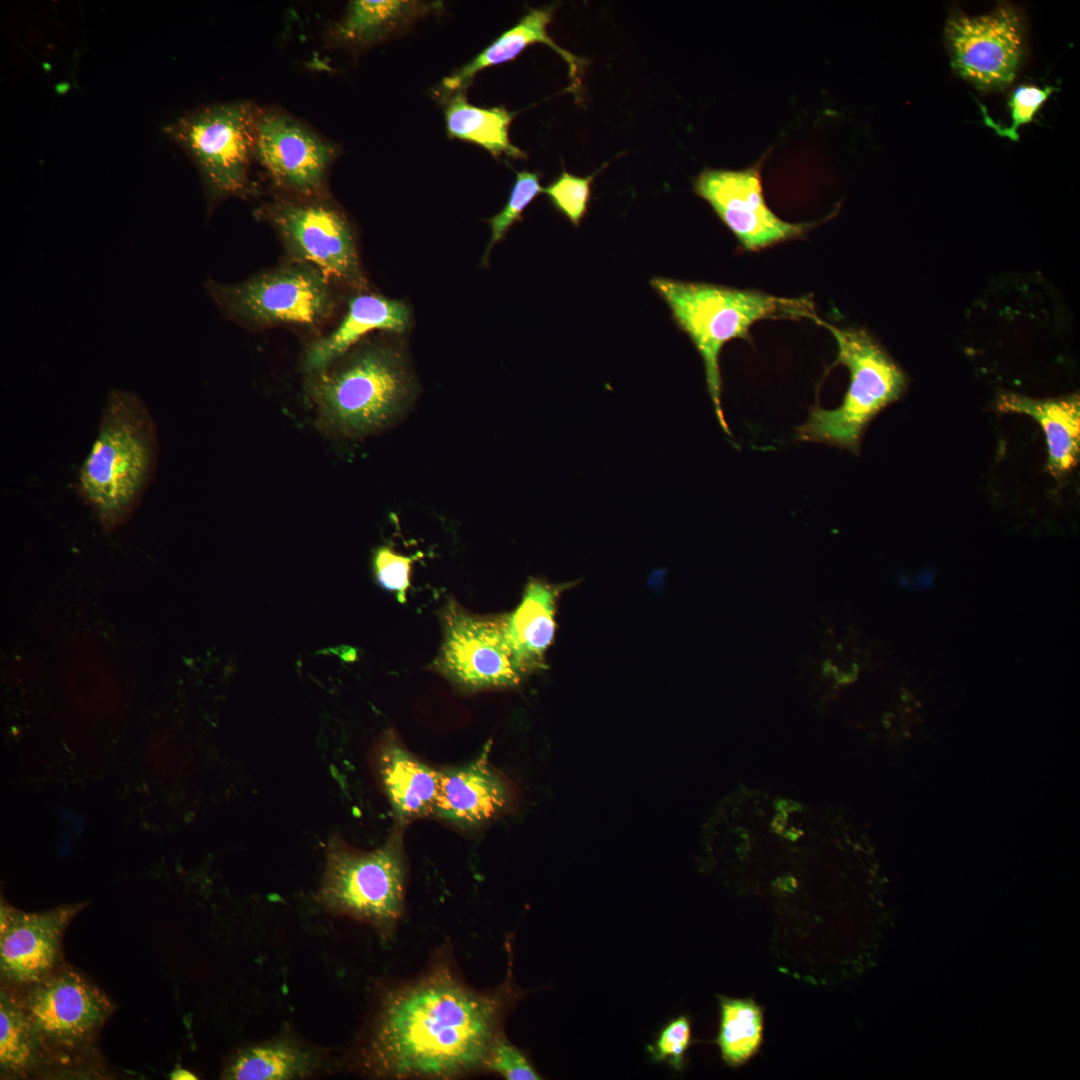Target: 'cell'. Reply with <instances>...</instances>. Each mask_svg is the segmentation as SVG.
<instances>
[{
  "instance_id": "obj_1",
  "label": "cell",
  "mask_w": 1080,
  "mask_h": 1080,
  "mask_svg": "<svg viewBox=\"0 0 1080 1080\" xmlns=\"http://www.w3.org/2000/svg\"><path fill=\"white\" fill-rule=\"evenodd\" d=\"M495 988L468 985L448 955L381 993L357 1052V1067L381 1079L449 1080L483 1072L491 1044L529 991L515 983L513 949Z\"/></svg>"
},
{
  "instance_id": "obj_2",
  "label": "cell",
  "mask_w": 1080,
  "mask_h": 1080,
  "mask_svg": "<svg viewBox=\"0 0 1080 1080\" xmlns=\"http://www.w3.org/2000/svg\"><path fill=\"white\" fill-rule=\"evenodd\" d=\"M155 422L134 392L113 389L97 436L80 466L77 490L110 532L125 523L153 479L158 458Z\"/></svg>"
},
{
  "instance_id": "obj_3",
  "label": "cell",
  "mask_w": 1080,
  "mask_h": 1080,
  "mask_svg": "<svg viewBox=\"0 0 1080 1080\" xmlns=\"http://www.w3.org/2000/svg\"><path fill=\"white\" fill-rule=\"evenodd\" d=\"M651 287L668 305L678 327L699 352L707 391L718 423L730 434L721 404L720 353L737 338L749 340L750 328L769 318H808L815 314L812 301L784 298L765 292L722 285L654 277Z\"/></svg>"
},
{
  "instance_id": "obj_4",
  "label": "cell",
  "mask_w": 1080,
  "mask_h": 1080,
  "mask_svg": "<svg viewBox=\"0 0 1080 1080\" xmlns=\"http://www.w3.org/2000/svg\"><path fill=\"white\" fill-rule=\"evenodd\" d=\"M309 396L334 433L363 437L399 420L412 404L415 386L400 350L368 344L309 373Z\"/></svg>"
},
{
  "instance_id": "obj_5",
  "label": "cell",
  "mask_w": 1080,
  "mask_h": 1080,
  "mask_svg": "<svg viewBox=\"0 0 1080 1080\" xmlns=\"http://www.w3.org/2000/svg\"><path fill=\"white\" fill-rule=\"evenodd\" d=\"M317 899L330 914L365 923L391 940L405 911L407 860L402 827L383 845L361 850L331 836Z\"/></svg>"
},
{
  "instance_id": "obj_6",
  "label": "cell",
  "mask_w": 1080,
  "mask_h": 1080,
  "mask_svg": "<svg viewBox=\"0 0 1080 1080\" xmlns=\"http://www.w3.org/2000/svg\"><path fill=\"white\" fill-rule=\"evenodd\" d=\"M837 344L836 364L844 365L850 382L840 406H814L808 420L796 428V440L822 443L859 453L863 432L871 420L903 395L907 378L901 368L865 330L837 327L817 317Z\"/></svg>"
},
{
  "instance_id": "obj_7",
  "label": "cell",
  "mask_w": 1080,
  "mask_h": 1080,
  "mask_svg": "<svg viewBox=\"0 0 1080 1080\" xmlns=\"http://www.w3.org/2000/svg\"><path fill=\"white\" fill-rule=\"evenodd\" d=\"M258 107L246 100L209 104L163 128L196 167L211 208L252 192Z\"/></svg>"
},
{
  "instance_id": "obj_8",
  "label": "cell",
  "mask_w": 1080,
  "mask_h": 1080,
  "mask_svg": "<svg viewBox=\"0 0 1080 1080\" xmlns=\"http://www.w3.org/2000/svg\"><path fill=\"white\" fill-rule=\"evenodd\" d=\"M206 285L223 313L260 326H318L335 308L330 278L305 263L293 262L235 284Z\"/></svg>"
},
{
  "instance_id": "obj_9",
  "label": "cell",
  "mask_w": 1080,
  "mask_h": 1080,
  "mask_svg": "<svg viewBox=\"0 0 1080 1080\" xmlns=\"http://www.w3.org/2000/svg\"><path fill=\"white\" fill-rule=\"evenodd\" d=\"M259 213L276 230L293 262L312 265L353 286L363 285L351 225L325 196H278Z\"/></svg>"
},
{
  "instance_id": "obj_10",
  "label": "cell",
  "mask_w": 1080,
  "mask_h": 1080,
  "mask_svg": "<svg viewBox=\"0 0 1080 1080\" xmlns=\"http://www.w3.org/2000/svg\"><path fill=\"white\" fill-rule=\"evenodd\" d=\"M340 147L277 107H258L255 162L284 196H325L329 170Z\"/></svg>"
},
{
  "instance_id": "obj_11",
  "label": "cell",
  "mask_w": 1080,
  "mask_h": 1080,
  "mask_svg": "<svg viewBox=\"0 0 1080 1080\" xmlns=\"http://www.w3.org/2000/svg\"><path fill=\"white\" fill-rule=\"evenodd\" d=\"M944 37L952 69L977 89L1002 90L1015 80L1024 55V24L1013 4L1000 2L977 16L954 13Z\"/></svg>"
},
{
  "instance_id": "obj_12",
  "label": "cell",
  "mask_w": 1080,
  "mask_h": 1080,
  "mask_svg": "<svg viewBox=\"0 0 1080 1080\" xmlns=\"http://www.w3.org/2000/svg\"><path fill=\"white\" fill-rule=\"evenodd\" d=\"M441 624L443 639L433 663L438 673L467 691L519 684L523 674L506 641L503 616L475 615L449 601Z\"/></svg>"
},
{
  "instance_id": "obj_13",
  "label": "cell",
  "mask_w": 1080,
  "mask_h": 1080,
  "mask_svg": "<svg viewBox=\"0 0 1080 1080\" xmlns=\"http://www.w3.org/2000/svg\"><path fill=\"white\" fill-rule=\"evenodd\" d=\"M761 166L760 160L737 170L705 168L693 182L695 193L748 251L801 237L814 225L787 222L770 209L763 194Z\"/></svg>"
},
{
  "instance_id": "obj_14",
  "label": "cell",
  "mask_w": 1080,
  "mask_h": 1080,
  "mask_svg": "<svg viewBox=\"0 0 1080 1080\" xmlns=\"http://www.w3.org/2000/svg\"><path fill=\"white\" fill-rule=\"evenodd\" d=\"M23 1009L45 1045L74 1049L89 1042L113 1011L106 995L70 968L27 986Z\"/></svg>"
},
{
  "instance_id": "obj_15",
  "label": "cell",
  "mask_w": 1080,
  "mask_h": 1080,
  "mask_svg": "<svg viewBox=\"0 0 1080 1080\" xmlns=\"http://www.w3.org/2000/svg\"><path fill=\"white\" fill-rule=\"evenodd\" d=\"M82 907L83 904H73L44 912L26 913L2 905V979L12 984L29 986L57 969L64 931Z\"/></svg>"
},
{
  "instance_id": "obj_16",
  "label": "cell",
  "mask_w": 1080,
  "mask_h": 1080,
  "mask_svg": "<svg viewBox=\"0 0 1080 1080\" xmlns=\"http://www.w3.org/2000/svg\"><path fill=\"white\" fill-rule=\"evenodd\" d=\"M490 746L471 762L440 770L433 816L462 829H474L509 810L511 785L489 763Z\"/></svg>"
},
{
  "instance_id": "obj_17",
  "label": "cell",
  "mask_w": 1080,
  "mask_h": 1080,
  "mask_svg": "<svg viewBox=\"0 0 1080 1080\" xmlns=\"http://www.w3.org/2000/svg\"><path fill=\"white\" fill-rule=\"evenodd\" d=\"M374 764L397 826L432 815L440 770L406 749L391 731L377 744Z\"/></svg>"
},
{
  "instance_id": "obj_18",
  "label": "cell",
  "mask_w": 1080,
  "mask_h": 1080,
  "mask_svg": "<svg viewBox=\"0 0 1080 1080\" xmlns=\"http://www.w3.org/2000/svg\"><path fill=\"white\" fill-rule=\"evenodd\" d=\"M441 1L353 0L326 33V44L353 53L406 32L419 19L437 14Z\"/></svg>"
},
{
  "instance_id": "obj_19",
  "label": "cell",
  "mask_w": 1080,
  "mask_h": 1080,
  "mask_svg": "<svg viewBox=\"0 0 1080 1080\" xmlns=\"http://www.w3.org/2000/svg\"><path fill=\"white\" fill-rule=\"evenodd\" d=\"M556 6L547 5L531 9L516 25L498 36L471 61L443 78L435 91L438 99L446 102L459 91H466L476 74L485 68L514 60L528 46L541 43L551 47L568 64L569 76L574 89L581 82L579 73L585 61L560 47L548 34Z\"/></svg>"
},
{
  "instance_id": "obj_20",
  "label": "cell",
  "mask_w": 1080,
  "mask_h": 1080,
  "mask_svg": "<svg viewBox=\"0 0 1080 1080\" xmlns=\"http://www.w3.org/2000/svg\"><path fill=\"white\" fill-rule=\"evenodd\" d=\"M409 324L410 311L403 302L376 294L353 296L340 323L309 347L304 367L308 373L319 371L347 353L369 332L402 333Z\"/></svg>"
},
{
  "instance_id": "obj_21",
  "label": "cell",
  "mask_w": 1080,
  "mask_h": 1080,
  "mask_svg": "<svg viewBox=\"0 0 1080 1080\" xmlns=\"http://www.w3.org/2000/svg\"><path fill=\"white\" fill-rule=\"evenodd\" d=\"M998 411L1024 414L1042 427L1048 449L1047 469L1054 476L1072 470L1080 457V397L1035 399L1018 393L1003 392L996 402Z\"/></svg>"
},
{
  "instance_id": "obj_22",
  "label": "cell",
  "mask_w": 1080,
  "mask_h": 1080,
  "mask_svg": "<svg viewBox=\"0 0 1080 1080\" xmlns=\"http://www.w3.org/2000/svg\"><path fill=\"white\" fill-rule=\"evenodd\" d=\"M559 589L542 581L529 582L518 607L503 616L506 641L517 668L524 675L543 664L555 632Z\"/></svg>"
},
{
  "instance_id": "obj_23",
  "label": "cell",
  "mask_w": 1080,
  "mask_h": 1080,
  "mask_svg": "<svg viewBox=\"0 0 1080 1080\" xmlns=\"http://www.w3.org/2000/svg\"><path fill=\"white\" fill-rule=\"evenodd\" d=\"M320 1054L292 1035L282 1034L240 1048L228 1060L223 1079L289 1080L315 1074Z\"/></svg>"
},
{
  "instance_id": "obj_24",
  "label": "cell",
  "mask_w": 1080,
  "mask_h": 1080,
  "mask_svg": "<svg viewBox=\"0 0 1080 1080\" xmlns=\"http://www.w3.org/2000/svg\"><path fill=\"white\" fill-rule=\"evenodd\" d=\"M445 103L444 116L449 139L479 145L496 158L527 157L509 138V126L515 114L505 107L472 105L467 101L465 91L455 93Z\"/></svg>"
},
{
  "instance_id": "obj_25",
  "label": "cell",
  "mask_w": 1080,
  "mask_h": 1080,
  "mask_svg": "<svg viewBox=\"0 0 1080 1080\" xmlns=\"http://www.w3.org/2000/svg\"><path fill=\"white\" fill-rule=\"evenodd\" d=\"M44 1042L21 1002L6 990L0 997V1065L9 1073H24L39 1063Z\"/></svg>"
},
{
  "instance_id": "obj_26",
  "label": "cell",
  "mask_w": 1080,
  "mask_h": 1080,
  "mask_svg": "<svg viewBox=\"0 0 1080 1080\" xmlns=\"http://www.w3.org/2000/svg\"><path fill=\"white\" fill-rule=\"evenodd\" d=\"M718 999L720 1023L716 1043L722 1059L730 1066H738L751 1058L761 1044V1009L750 999L725 996Z\"/></svg>"
},
{
  "instance_id": "obj_27",
  "label": "cell",
  "mask_w": 1080,
  "mask_h": 1080,
  "mask_svg": "<svg viewBox=\"0 0 1080 1080\" xmlns=\"http://www.w3.org/2000/svg\"><path fill=\"white\" fill-rule=\"evenodd\" d=\"M540 176L541 174L538 172L526 170L516 172L508 201L498 214L488 219L491 237L484 253V263L487 262L493 246L505 236L515 222L522 219L523 210L539 193H542L543 187L540 185Z\"/></svg>"
},
{
  "instance_id": "obj_28",
  "label": "cell",
  "mask_w": 1080,
  "mask_h": 1080,
  "mask_svg": "<svg viewBox=\"0 0 1080 1080\" xmlns=\"http://www.w3.org/2000/svg\"><path fill=\"white\" fill-rule=\"evenodd\" d=\"M1056 90L1053 86L1039 87L1036 85L1023 84L1014 89L1009 100L1011 111V123L1009 126H1001L987 114L983 105L984 123L993 128L1002 137L1012 141H1018L1020 135L1018 129L1030 123L1049 96Z\"/></svg>"
},
{
  "instance_id": "obj_29",
  "label": "cell",
  "mask_w": 1080,
  "mask_h": 1080,
  "mask_svg": "<svg viewBox=\"0 0 1080 1080\" xmlns=\"http://www.w3.org/2000/svg\"><path fill=\"white\" fill-rule=\"evenodd\" d=\"M594 175L579 177L563 171L550 185L542 188L551 204L573 225L578 226L584 217Z\"/></svg>"
},
{
  "instance_id": "obj_30",
  "label": "cell",
  "mask_w": 1080,
  "mask_h": 1080,
  "mask_svg": "<svg viewBox=\"0 0 1080 1080\" xmlns=\"http://www.w3.org/2000/svg\"><path fill=\"white\" fill-rule=\"evenodd\" d=\"M483 1072L493 1073L507 1080L544 1078L532 1064L527 1053L510 1042L504 1032L498 1035L491 1044L484 1061Z\"/></svg>"
},
{
  "instance_id": "obj_31",
  "label": "cell",
  "mask_w": 1080,
  "mask_h": 1080,
  "mask_svg": "<svg viewBox=\"0 0 1080 1080\" xmlns=\"http://www.w3.org/2000/svg\"><path fill=\"white\" fill-rule=\"evenodd\" d=\"M414 559L415 556L398 553L388 545L377 547L372 555L376 583L383 590L394 593L400 603L406 602Z\"/></svg>"
},
{
  "instance_id": "obj_32",
  "label": "cell",
  "mask_w": 1080,
  "mask_h": 1080,
  "mask_svg": "<svg viewBox=\"0 0 1080 1080\" xmlns=\"http://www.w3.org/2000/svg\"><path fill=\"white\" fill-rule=\"evenodd\" d=\"M690 1043V1020L687 1016L680 1015L662 1027L654 1042L647 1046V1050L654 1062H666L675 1070L680 1071Z\"/></svg>"
},
{
  "instance_id": "obj_33",
  "label": "cell",
  "mask_w": 1080,
  "mask_h": 1080,
  "mask_svg": "<svg viewBox=\"0 0 1080 1080\" xmlns=\"http://www.w3.org/2000/svg\"><path fill=\"white\" fill-rule=\"evenodd\" d=\"M170 1078L171 1079H196L197 1077L193 1073H191V1072H189V1071H187L185 1069L178 1068L174 1072L171 1073Z\"/></svg>"
}]
</instances>
